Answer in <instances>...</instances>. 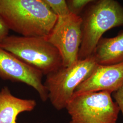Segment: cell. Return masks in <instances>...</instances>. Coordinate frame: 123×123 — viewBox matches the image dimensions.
Returning <instances> with one entry per match:
<instances>
[{
    "label": "cell",
    "instance_id": "cell-4",
    "mask_svg": "<svg viewBox=\"0 0 123 123\" xmlns=\"http://www.w3.org/2000/svg\"><path fill=\"white\" fill-rule=\"evenodd\" d=\"M98 65L92 55L69 67L62 66L46 76L44 86L48 92V99L55 109H66L76 88L91 75Z\"/></svg>",
    "mask_w": 123,
    "mask_h": 123
},
{
    "label": "cell",
    "instance_id": "cell-7",
    "mask_svg": "<svg viewBox=\"0 0 123 123\" xmlns=\"http://www.w3.org/2000/svg\"><path fill=\"white\" fill-rule=\"evenodd\" d=\"M43 76L40 71L0 47V78L31 87L41 100L46 102L48 99V92L42 81Z\"/></svg>",
    "mask_w": 123,
    "mask_h": 123
},
{
    "label": "cell",
    "instance_id": "cell-13",
    "mask_svg": "<svg viewBox=\"0 0 123 123\" xmlns=\"http://www.w3.org/2000/svg\"><path fill=\"white\" fill-rule=\"evenodd\" d=\"M113 96L123 116V85L117 90L113 92Z\"/></svg>",
    "mask_w": 123,
    "mask_h": 123
},
{
    "label": "cell",
    "instance_id": "cell-12",
    "mask_svg": "<svg viewBox=\"0 0 123 123\" xmlns=\"http://www.w3.org/2000/svg\"><path fill=\"white\" fill-rule=\"evenodd\" d=\"M92 0H66L68 7L72 14L80 16L79 14L85 8L92 3Z\"/></svg>",
    "mask_w": 123,
    "mask_h": 123
},
{
    "label": "cell",
    "instance_id": "cell-11",
    "mask_svg": "<svg viewBox=\"0 0 123 123\" xmlns=\"http://www.w3.org/2000/svg\"><path fill=\"white\" fill-rule=\"evenodd\" d=\"M57 18L68 16L71 12L65 0H43Z\"/></svg>",
    "mask_w": 123,
    "mask_h": 123
},
{
    "label": "cell",
    "instance_id": "cell-5",
    "mask_svg": "<svg viewBox=\"0 0 123 123\" xmlns=\"http://www.w3.org/2000/svg\"><path fill=\"white\" fill-rule=\"evenodd\" d=\"M107 91L74 94L66 109L69 123H117L119 110Z\"/></svg>",
    "mask_w": 123,
    "mask_h": 123
},
{
    "label": "cell",
    "instance_id": "cell-1",
    "mask_svg": "<svg viewBox=\"0 0 123 123\" xmlns=\"http://www.w3.org/2000/svg\"><path fill=\"white\" fill-rule=\"evenodd\" d=\"M0 18L21 36L44 38L57 19L43 0H0Z\"/></svg>",
    "mask_w": 123,
    "mask_h": 123
},
{
    "label": "cell",
    "instance_id": "cell-6",
    "mask_svg": "<svg viewBox=\"0 0 123 123\" xmlns=\"http://www.w3.org/2000/svg\"><path fill=\"white\" fill-rule=\"evenodd\" d=\"M82 23L80 16L71 13L57 18L52 30L45 38L60 53L63 67H69L79 60Z\"/></svg>",
    "mask_w": 123,
    "mask_h": 123
},
{
    "label": "cell",
    "instance_id": "cell-2",
    "mask_svg": "<svg viewBox=\"0 0 123 123\" xmlns=\"http://www.w3.org/2000/svg\"><path fill=\"white\" fill-rule=\"evenodd\" d=\"M81 17L82 41L79 60L92 55L102 35L110 29L123 26V7L114 0H93Z\"/></svg>",
    "mask_w": 123,
    "mask_h": 123
},
{
    "label": "cell",
    "instance_id": "cell-3",
    "mask_svg": "<svg viewBox=\"0 0 123 123\" xmlns=\"http://www.w3.org/2000/svg\"><path fill=\"white\" fill-rule=\"evenodd\" d=\"M0 47L47 76L62 66L57 49L45 38L8 35Z\"/></svg>",
    "mask_w": 123,
    "mask_h": 123
},
{
    "label": "cell",
    "instance_id": "cell-14",
    "mask_svg": "<svg viewBox=\"0 0 123 123\" xmlns=\"http://www.w3.org/2000/svg\"><path fill=\"white\" fill-rule=\"evenodd\" d=\"M9 29L0 18V43L9 35Z\"/></svg>",
    "mask_w": 123,
    "mask_h": 123
},
{
    "label": "cell",
    "instance_id": "cell-9",
    "mask_svg": "<svg viewBox=\"0 0 123 123\" xmlns=\"http://www.w3.org/2000/svg\"><path fill=\"white\" fill-rule=\"evenodd\" d=\"M36 105L35 100L16 97L9 88L5 86L0 90V123H18L19 114L31 112Z\"/></svg>",
    "mask_w": 123,
    "mask_h": 123
},
{
    "label": "cell",
    "instance_id": "cell-10",
    "mask_svg": "<svg viewBox=\"0 0 123 123\" xmlns=\"http://www.w3.org/2000/svg\"><path fill=\"white\" fill-rule=\"evenodd\" d=\"M92 55L98 65H110L123 62V31L111 38H101Z\"/></svg>",
    "mask_w": 123,
    "mask_h": 123
},
{
    "label": "cell",
    "instance_id": "cell-8",
    "mask_svg": "<svg viewBox=\"0 0 123 123\" xmlns=\"http://www.w3.org/2000/svg\"><path fill=\"white\" fill-rule=\"evenodd\" d=\"M123 85V62L98 65L92 73L76 88L74 94L107 91L113 93Z\"/></svg>",
    "mask_w": 123,
    "mask_h": 123
}]
</instances>
